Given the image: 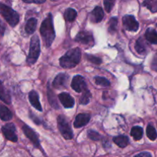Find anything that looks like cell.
<instances>
[{"label": "cell", "mask_w": 157, "mask_h": 157, "mask_svg": "<svg viewBox=\"0 0 157 157\" xmlns=\"http://www.w3.org/2000/svg\"><path fill=\"white\" fill-rule=\"evenodd\" d=\"M40 32L44 40V44L46 47L49 48L52 45L55 38V32L54 29L53 18H52V14H49L47 18L42 21L41 28H40Z\"/></svg>", "instance_id": "obj_1"}, {"label": "cell", "mask_w": 157, "mask_h": 157, "mask_svg": "<svg viewBox=\"0 0 157 157\" xmlns=\"http://www.w3.org/2000/svg\"><path fill=\"white\" fill-rule=\"evenodd\" d=\"M81 58V51L79 48L71 49L67 51L64 56L59 60L60 65L65 69L75 67L80 62Z\"/></svg>", "instance_id": "obj_2"}, {"label": "cell", "mask_w": 157, "mask_h": 157, "mask_svg": "<svg viewBox=\"0 0 157 157\" xmlns=\"http://www.w3.org/2000/svg\"><path fill=\"white\" fill-rule=\"evenodd\" d=\"M0 14L12 27H15L19 21V15L6 5L0 3Z\"/></svg>", "instance_id": "obj_3"}, {"label": "cell", "mask_w": 157, "mask_h": 157, "mask_svg": "<svg viewBox=\"0 0 157 157\" xmlns=\"http://www.w3.org/2000/svg\"><path fill=\"white\" fill-rule=\"evenodd\" d=\"M40 52V40L38 35H34L30 41V48L27 58V63L30 65L34 64L39 57Z\"/></svg>", "instance_id": "obj_4"}, {"label": "cell", "mask_w": 157, "mask_h": 157, "mask_svg": "<svg viewBox=\"0 0 157 157\" xmlns=\"http://www.w3.org/2000/svg\"><path fill=\"white\" fill-rule=\"evenodd\" d=\"M58 127L60 133L66 140H71L74 134L67 119L63 115H59L58 117Z\"/></svg>", "instance_id": "obj_5"}, {"label": "cell", "mask_w": 157, "mask_h": 157, "mask_svg": "<svg viewBox=\"0 0 157 157\" xmlns=\"http://www.w3.org/2000/svg\"><path fill=\"white\" fill-rule=\"evenodd\" d=\"M123 24L126 30L130 32H137L139 29V23L133 15H125L123 18Z\"/></svg>", "instance_id": "obj_6"}, {"label": "cell", "mask_w": 157, "mask_h": 157, "mask_svg": "<svg viewBox=\"0 0 157 157\" xmlns=\"http://www.w3.org/2000/svg\"><path fill=\"white\" fill-rule=\"evenodd\" d=\"M2 131L3 134H4L5 137L12 142H17L18 140V136L15 134V127L13 124H6L2 128Z\"/></svg>", "instance_id": "obj_7"}, {"label": "cell", "mask_w": 157, "mask_h": 157, "mask_svg": "<svg viewBox=\"0 0 157 157\" xmlns=\"http://www.w3.org/2000/svg\"><path fill=\"white\" fill-rule=\"evenodd\" d=\"M71 87L78 93L84 91L85 89H87V85H86L84 78L81 75H76L75 77H74L71 81Z\"/></svg>", "instance_id": "obj_8"}, {"label": "cell", "mask_w": 157, "mask_h": 157, "mask_svg": "<svg viewBox=\"0 0 157 157\" xmlns=\"http://www.w3.org/2000/svg\"><path fill=\"white\" fill-rule=\"evenodd\" d=\"M22 130L24 132V133L25 134V136L32 141V144L35 145V147H40V142L39 140H38V136H37L36 133L32 130V128L29 127L27 125H24L22 127Z\"/></svg>", "instance_id": "obj_9"}, {"label": "cell", "mask_w": 157, "mask_h": 157, "mask_svg": "<svg viewBox=\"0 0 157 157\" xmlns=\"http://www.w3.org/2000/svg\"><path fill=\"white\" fill-rule=\"evenodd\" d=\"M75 41L83 44H91L94 41V38L90 32H81L76 35Z\"/></svg>", "instance_id": "obj_10"}, {"label": "cell", "mask_w": 157, "mask_h": 157, "mask_svg": "<svg viewBox=\"0 0 157 157\" xmlns=\"http://www.w3.org/2000/svg\"><path fill=\"white\" fill-rule=\"evenodd\" d=\"M58 98H59L61 104L65 108H71L75 105V100L69 94L65 93V92L60 94L58 95Z\"/></svg>", "instance_id": "obj_11"}, {"label": "cell", "mask_w": 157, "mask_h": 157, "mask_svg": "<svg viewBox=\"0 0 157 157\" xmlns=\"http://www.w3.org/2000/svg\"><path fill=\"white\" fill-rule=\"evenodd\" d=\"M67 81H68V76L65 74H59L55 77L53 81V87L57 89L64 88L66 87Z\"/></svg>", "instance_id": "obj_12"}, {"label": "cell", "mask_w": 157, "mask_h": 157, "mask_svg": "<svg viewBox=\"0 0 157 157\" xmlns=\"http://www.w3.org/2000/svg\"><path fill=\"white\" fill-rule=\"evenodd\" d=\"M90 116L88 113H79L75 118L74 126L75 128H81V127L87 125L90 121Z\"/></svg>", "instance_id": "obj_13"}, {"label": "cell", "mask_w": 157, "mask_h": 157, "mask_svg": "<svg viewBox=\"0 0 157 157\" xmlns=\"http://www.w3.org/2000/svg\"><path fill=\"white\" fill-rule=\"evenodd\" d=\"M29 99L31 104L35 109H37L38 111H42V107H41V104H40L39 98H38V94L36 91L32 90L29 94Z\"/></svg>", "instance_id": "obj_14"}, {"label": "cell", "mask_w": 157, "mask_h": 157, "mask_svg": "<svg viewBox=\"0 0 157 157\" xmlns=\"http://www.w3.org/2000/svg\"><path fill=\"white\" fill-rule=\"evenodd\" d=\"M104 16V11H103L102 8L100 7V6L95 7V9L91 12L92 21H94V22H100L101 21H102Z\"/></svg>", "instance_id": "obj_15"}, {"label": "cell", "mask_w": 157, "mask_h": 157, "mask_svg": "<svg viewBox=\"0 0 157 157\" xmlns=\"http://www.w3.org/2000/svg\"><path fill=\"white\" fill-rule=\"evenodd\" d=\"M0 118L4 121H9L12 118V112L2 104H0Z\"/></svg>", "instance_id": "obj_16"}, {"label": "cell", "mask_w": 157, "mask_h": 157, "mask_svg": "<svg viewBox=\"0 0 157 157\" xmlns=\"http://www.w3.org/2000/svg\"><path fill=\"white\" fill-rule=\"evenodd\" d=\"M145 37L148 41L154 44H157V32L155 29H148L145 33Z\"/></svg>", "instance_id": "obj_17"}, {"label": "cell", "mask_w": 157, "mask_h": 157, "mask_svg": "<svg viewBox=\"0 0 157 157\" xmlns=\"http://www.w3.org/2000/svg\"><path fill=\"white\" fill-rule=\"evenodd\" d=\"M0 100L7 104H9L11 103L10 95H9V92L6 90L1 81H0Z\"/></svg>", "instance_id": "obj_18"}, {"label": "cell", "mask_w": 157, "mask_h": 157, "mask_svg": "<svg viewBox=\"0 0 157 157\" xmlns=\"http://www.w3.org/2000/svg\"><path fill=\"white\" fill-rule=\"evenodd\" d=\"M113 142L114 144H116L121 148H124V147H127L129 144V138L126 136H117L113 137Z\"/></svg>", "instance_id": "obj_19"}, {"label": "cell", "mask_w": 157, "mask_h": 157, "mask_svg": "<svg viewBox=\"0 0 157 157\" xmlns=\"http://www.w3.org/2000/svg\"><path fill=\"white\" fill-rule=\"evenodd\" d=\"M37 27V19L35 18H32L28 20L25 25V32L28 34H33L35 32Z\"/></svg>", "instance_id": "obj_20"}, {"label": "cell", "mask_w": 157, "mask_h": 157, "mask_svg": "<svg viewBox=\"0 0 157 157\" xmlns=\"http://www.w3.org/2000/svg\"><path fill=\"white\" fill-rule=\"evenodd\" d=\"M147 45L145 43L144 40L142 38H140L139 39L137 40L136 43V45H135V49H136V52L139 54H144L147 52Z\"/></svg>", "instance_id": "obj_21"}, {"label": "cell", "mask_w": 157, "mask_h": 157, "mask_svg": "<svg viewBox=\"0 0 157 157\" xmlns=\"http://www.w3.org/2000/svg\"><path fill=\"white\" fill-rule=\"evenodd\" d=\"M130 134H131V136H133L135 140H140L143 137L144 130H143V128L141 127L136 126V127H133L132 128Z\"/></svg>", "instance_id": "obj_22"}, {"label": "cell", "mask_w": 157, "mask_h": 157, "mask_svg": "<svg viewBox=\"0 0 157 157\" xmlns=\"http://www.w3.org/2000/svg\"><path fill=\"white\" fill-rule=\"evenodd\" d=\"M48 99L49 103H50L51 105L55 109L59 108V106H58V102H57L56 98H55V94L53 91L52 90V89L48 87Z\"/></svg>", "instance_id": "obj_23"}, {"label": "cell", "mask_w": 157, "mask_h": 157, "mask_svg": "<svg viewBox=\"0 0 157 157\" xmlns=\"http://www.w3.org/2000/svg\"><path fill=\"white\" fill-rule=\"evenodd\" d=\"M143 6L147 7L152 12H157V0H144Z\"/></svg>", "instance_id": "obj_24"}, {"label": "cell", "mask_w": 157, "mask_h": 157, "mask_svg": "<svg viewBox=\"0 0 157 157\" xmlns=\"http://www.w3.org/2000/svg\"><path fill=\"white\" fill-rule=\"evenodd\" d=\"M77 17V12L74 9H67L64 12V18L67 21H73Z\"/></svg>", "instance_id": "obj_25"}, {"label": "cell", "mask_w": 157, "mask_h": 157, "mask_svg": "<svg viewBox=\"0 0 157 157\" xmlns=\"http://www.w3.org/2000/svg\"><path fill=\"white\" fill-rule=\"evenodd\" d=\"M147 135L150 140H155L157 138L156 130L152 124H149V125L147 126Z\"/></svg>", "instance_id": "obj_26"}, {"label": "cell", "mask_w": 157, "mask_h": 157, "mask_svg": "<svg viewBox=\"0 0 157 157\" xmlns=\"http://www.w3.org/2000/svg\"><path fill=\"white\" fill-rule=\"evenodd\" d=\"M90 98H91V94L89 91L88 89H85V90L83 91L82 96H81V104H87L89 102H90Z\"/></svg>", "instance_id": "obj_27"}, {"label": "cell", "mask_w": 157, "mask_h": 157, "mask_svg": "<svg viewBox=\"0 0 157 157\" xmlns=\"http://www.w3.org/2000/svg\"><path fill=\"white\" fill-rule=\"evenodd\" d=\"M94 81L98 85L102 86V87H108L110 84V81L107 78H102V77H95Z\"/></svg>", "instance_id": "obj_28"}, {"label": "cell", "mask_w": 157, "mask_h": 157, "mask_svg": "<svg viewBox=\"0 0 157 157\" xmlns=\"http://www.w3.org/2000/svg\"><path fill=\"white\" fill-rule=\"evenodd\" d=\"M117 22L118 20L116 17H113L110 19L109 21V32L110 33H113V32H116L117 30Z\"/></svg>", "instance_id": "obj_29"}, {"label": "cell", "mask_w": 157, "mask_h": 157, "mask_svg": "<svg viewBox=\"0 0 157 157\" xmlns=\"http://www.w3.org/2000/svg\"><path fill=\"white\" fill-rule=\"evenodd\" d=\"M87 136L92 140H100L101 138V136L98 133V132L94 131V130H90L87 131Z\"/></svg>", "instance_id": "obj_30"}, {"label": "cell", "mask_w": 157, "mask_h": 157, "mask_svg": "<svg viewBox=\"0 0 157 157\" xmlns=\"http://www.w3.org/2000/svg\"><path fill=\"white\" fill-rule=\"evenodd\" d=\"M115 1L116 0H104V8L107 12H110L112 10L113 6H114Z\"/></svg>", "instance_id": "obj_31"}, {"label": "cell", "mask_w": 157, "mask_h": 157, "mask_svg": "<svg viewBox=\"0 0 157 157\" xmlns=\"http://www.w3.org/2000/svg\"><path fill=\"white\" fill-rule=\"evenodd\" d=\"M87 58L89 61L90 62L94 63L95 64H100L102 63V61H101V58H98V57L94 56V55H87Z\"/></svg>", "instance_id": "obj_32"}, {"label": "cell", "mask_w": 157, "mask_h": 157, "mask_svg": "<svg viewBox=\"0 0 157 157\" xmlns=\"http://www.w3.org/2000/svg\"><path fill=\"white\" fill-rule=\"evenodd\" d=\"M151 69L153 71H154L157 72V52L155 54V55L153 56V59H152Z\"/></svg>", "instance_id": "obj_33"}, {"label": "cell", "mask_w": 157, "mask_h": 157, "mask_svg": "<svg viewBox=\"0 0 157 157\" xmlns=\"http://www.w3.org/2000/svg\"><path fill=\"white\" fill-rule=\"evenodd\" d=\"M23 2L26 3H44L45 2V0H22Z\"/></svg>", "instance_id": "obj_34"}, {"label": "cell", "mask_w": 157, "mask_h": 157, "mask_svg": "<svg viewBox=\"0 0 157 157\" xmlns=\"http://www.w3.org/2000/svg\"><path fill=\"white\" fill-rule=\"evenodd\" d=\"M134 157H152L151 154L148 152H143V153H139V154L136 155Z\"/></svg>", "instance_id": "obj_35"}, {"label": "cell", "mask_w": 157, "mask_h": 157, "mask_svg": "<svg viewBox=\"0 0 157 157\" xmlns=\"http://www.w3.org/2000/svg\"><path fill=\"white\" fill-rule=\"evenodd\" d=\"M156 28H157V20H156Z\"/></svg>", "instance_id": "obj_36"}, {"label": "cell", "mask_w": 157, "mask_h": 157, "mask_svg": "<svg viewBox=\"0 0 157 157\" xmlns=\"http://www.w3.org/2000/svg\"><path fill=\"white\" fill-rule=\"evenodd\" d=\"M52 1H58V0H52Z\"/></svg>", "instance_id": "obj_37"}]
</instances>
